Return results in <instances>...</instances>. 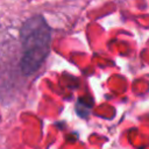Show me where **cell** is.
I'll return each mask as SVG.
<instances>
[{
  "instance_id": "obj_1",
  "label": "cell",
  "mask_w": 149,
  "mask_h": 149,
  "mask_svg": "<svg viewBox=\"0 0 149 149\" xmlns=\"http://www.w3.org/2000/svg\"><path fill=\"white\" fill-rule=\"evenodd\" d=\"M22 57L20 68L24 74H33L50 51L51 30L41 15L28 19L20 30Z\"/></svg>"
}]
</instances>
